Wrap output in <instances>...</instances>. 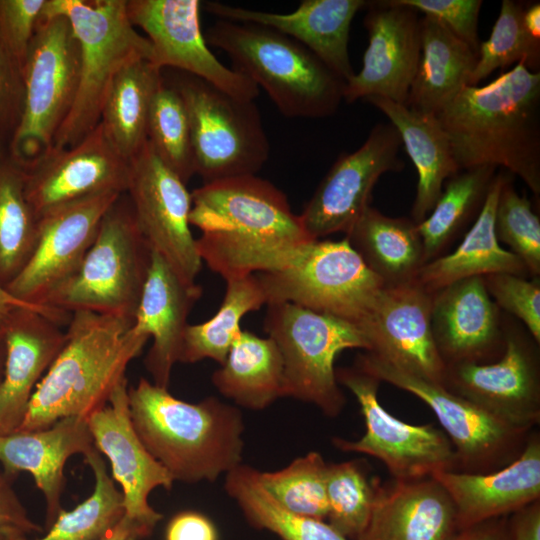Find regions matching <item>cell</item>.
<instances>
[{
	"mask_svg": "<svg viewBox=\"0 0 540 540\" xmlns=\"http://www.w3.org/2000/svg\"><path fill=\"white\" fill-rule=\"evenodd\" d=\"M511 540H540V500L508 515Z\"/></svg>",
	"mask_w": 540,
	"mask_h": 540,
	"instance_id": "816d5d0a",
	"label": "cell"
},
{
	"mask_svg": "<svg viewBox=\"0 0 540 540\" xmlns=\"http://www.w3.org/2000/svg\"><path fill=\"white\" fill-rule=\"evenodd\" d=\"M29 308L47 312L55 316L62 324L68 323L71 315L41 305L25 302L13 296L5 286L0 284V329L3 330L10 317L18 310Z\"/></svg>",
	"mask_w": 540,
	"mask_h": 540,
	"instance_id": "11a10c76",
	"label": "cell"
},
{
	"mask_svg": "<svg viewBox=\"0 0 540 540\" xmlns=\"http://www.w3.org/2000/svg\"><path fill=\"white\" fill-rule=\"evenodd\" d=\"M170 85L184 101L195 172L203 182L256 175L269 158L270 144L255 102L184 72Z\"/></svg>",
	"mask_w": 540,
	"mask_h": 540,
	"instance_id": "8fae6325",
	"label": "cell"
},
{
	"mask_svg": "<svg viewBox=\"0 0 540 540\" xmlns=\"http://www.w3.org/2000/svg\"><path fill=\"white\" fill-rule=\"evenodd\" d=\"M42 531L21 511H13L4 506L0 498V540H25L30 532Z\"/></svg>",
	"mask_w": 540,
	"mask_h": 540,
	"instance_id": "db71d44e",
	"label": "cell"
},
{
	"mask_svg": "<svg viewBox=\"0 0 540 540\" xmlns=\"http://www.w3.org/2000/svg\"><path fill=\"white\" fill-rule=\"evenodd\" d=\"M202 294L196 283L182 280L151 250V261L132 330L152 339L145 366L153 383L168 388L173 366L180 362L188 315Z\"/></svg>",
	"mask_w": 540,
	"mask_h": 540,
	"instance_id": "484cf974",
	"label": "cell"
},
{
	"mask_svg": "<svg viewBox=\"0 0 540 540\" xmlns=\"http://www.w3.org/2000/svg\"><path fill=\"white\" fill-rule=\"evenodd\" d=\"M525 5L503 0L500 13L488 40L481 42L476 65L468 85L477 84L492 72L523 62L531 71H539L540 40L532 37L523 24Z\"/></svg>",
	"mask_w": 540,
	"mask_h": 540,
	"instance_id": "7bdbcfd3",
	"label": "cell"
},
{
	"mask_svg": "<svg viewBox=\"0 0 540 540\" xmlns=\"http://www.w3.org/2000/svg\"><path fill=\"white\" fill-rule=\"evenodd\" d=\"M327 462L319 452H309L273 472L258 470L263 488L285 510L300 516L326 520Z\"/></svg>",
	"mask_w": 540,
	"mask_h": 540,
	"instance_id": "b9f144b4",
	"label": "cell"
},
{
	"mask_svg": "<svg viewBox=\"0 0 540 540\" xmlns=\"http://www.w3.org/2000/svg\"><path fill=\"white\" fill-rule=\"evenodd\" d=\"M376 480H369L360 460L328 463L327 522L349 540L364 531L374 503Z\"/></svg>",
	"mask_w": 540,
	"mask_h": 540,
	"instance_id": "ee69618b",
	"label": "cell"
},
{
	"mask_svg": "<svg viewBox=\"0 0 540 540\" xmlns=\"http://www.w3.org/2000/svg\"><path fill=\"white\" fill-rule=\"evenodd\" d=\"M121 195L91 196L40 216L35 249L6 289L20 300L44 306L46 298L78 270L104 215Z\"/></svg>",
	"mask_w": 540,
	"mask_h": 540,
	"instance_id": "ac0fdd59",
	"label": "cell"
},
{
	"mask_svg": "<svg viewBox=\"0 0 540 540\" xmlns=\"http://www.w3.org/2000/svg\"><path fill=\"white\" fill-rule=\"evenodd\" d=\"M233 69L264 89L289 118H325L343 99L345 81L313 52L271 28L218 19L204 35Z\"/></svg>",
	"mask_w": 540,
	"mask_h": 540,
	"instance_id": "5b68a950",
	"label": "cell"
},
{
	"mask_svg": "<svg viewBox=\"0 0 540 540\" xmlns=\"http://www.w3.org/2000/svg\"><path fill=\"white\" fill-rule=\"evenodd\" d=\"M97 450L108 458L112 475L122 487L124 516L150 531L162 515L149 504L151 492L171 489L174 480L148 452L130 418L127 378L122 380L109 402L88 418Z\"/></svg>",
	"mask_w": 540,
	"mask_h": 540,
	"instance_id": "7402d4cb",
	"label": "cell"
},
{
	"mask_svg": "<svg viewBox=\"0 0 540 540\" xmlns=\"http://www.w3.org/2000/svg\"><path fill=\"white\" fill-rule=\"evenodd\" d=\"M46 0H0V46L21 68Z\"/></svg>",
	"mask_w": 540,
	"mask_h": 540,
	"instance_id": "7dc6e473",
	"label": "cell"
},
{
	"mask_svg": "<svg viewBox=\"0 0 540 540\" xmlns=\"http://www.w3.org/2000/svg\"><path fill=\"white\" fill-rule=\"evenodd\" d=\"M450 540H511L508 516L492 518L460 529Z\"/></svg>",
	"mask_w": 540,
	"mask_h": 540,
	"instance_id": "f5cc1de1",
	"label": "cell"
},
{
	"mask_svg": "<svg viewBox=\"0 0 540 540\" xmlns=\"http://www.w3.org/2000/svg\"><path fill=\"white\" fill-rule=\"evenodd\" d=\"M491 165L463 169L444 183L443 190L429 215L418 225L425 262L448 250L475 222L496 175Z\"/></svg>",
	"mask_w": 540,
	"mask_h": 540,
	"instance_id": "d590c367",
	"label": "cell"
},
{
	"mask_svg": "<svg viewBox=\"0 0 540 540\" xmlns=\"http://www.w3.org/2000/svg\"><path fill=\"white\" fill-rule=\"evenodd\" d=\"M42 15L66 17L80 45L77 94L52 149L67 148L100 123L116 75L136 60L151 61L152 46L129 21L126 0H46Z\"/></svg>",
	"mask_w": 540,
	"mask_h": 540,
	"instance_id": "8992f818",
	"label": "cell"
},
{
	"mask_svg": "<svg viewBox=\"0 0 540 540\" xmlns=\"http://www.w3.org/2000/svg\"><path fill=\"white\" fill-rule=\"evenodd\" d=\"M95 444L88 419L65 417L48 428L16 431L0 436V462L9 472H29L46 502V521L50 527L63 510L61 496L64 466L75 454L84 457Z\"/></svg>",
	"mask_w": 540,
	"mask_h": 540,
	"instance_id": "f1b7e54d",
	"label": "cell"
},
{
	"mask_svg": "<svg viewBox=\"0 0 540 540\" xmlns=\"http://www.w3.org/2000/svg\"><path fill=\"white\" fill-rule=\"evenodd\" d=\"M460 170L501 166L540 194V72L523 62L465 86L436 115Z\"/></svg>",
	"mask_w": 540,
	"mask_h": 540,
	"instance_id": "7a4b0ae2",
	"label": "cell"
},
{
	"mask_svg": "<svg viewBox=\"0 0 540 540\" xmlns=\"http://www.w3.org/2000/svg\"><path fill=\"white\" fill-rule=\"evenodd\" d=\"M191 197L199 256L225 281L279 269L314 240L287 196L256 175L204 183Z\"/></svg>",
	"mask_w": 540,
	"mask_h": 540,
	"instance_id": "6da1fadb",
	"label": "cell"
},
{
	"mask_svg": "<svg viewBox=\"0 0 540 540\" xmlns=\"http://www.w3.org/2000/svg\"><path fill=\"white\" fill-rule=\"evenodd\" d=\"M431 327L445 366L490 363L505 349L504 316L483 277L462 279L432 292Z\"/></svg>",
	"mask_w": 540,
	"mask_h": 540,
	"instance_id": "603a6c76",
	"label": "cell"
},
{
	"mask_svg": "<svg viewBox=\"0 0 540 540\" xmlns=\"http://www.w3.org/2000/svg\"><path fill=\"white\" fill-rule=\"evenodd\" d=\"M367 351L411 375L442 383L445 364L433 338L431 293L417 279L383 286L359 324Z\"/></svg>",
	"mask_w": 540,
	"mask_h": 540,
	"instance_id": "d6986e66",
	"label": "cell"
},
{
	"mask_svg": "<svg viewBox=\"0 0 540 540\" xmlns=\"http://www.w3.org/2000/svg\"><path fill=\"white\" fill-rule=\"evenodd\" d=\"M523 24L528 33L540 40V4L539 2L525 7Z\"/></svg>",
	"mask_w": 540,
	"mask_h": 540,
	"instance_id": "6f0895ef",
	"label": "cell"
},
{
	"mask_svg": "<svg viewBox=\"0 0 540 540\" xmlns=\"http://www.w3.org/2000/svg\"><path fill=\"white\" fill-rule=\"evenodd\" d=\"M225 490L247 521L282 540H349L326 520L293 514L282 508L263 488L258 470L240 464L225 476Z\"/></svg>",
	"mask_w": 540,
	"mask_h": 540,
	"instance_id": "74e56055",
	"label": "cell"
},
{
	"mask_svg": "<svg viewBox=\"0 0 540 540\" xmlns=\"http://www.w3.org/2000/svg\"><path fill=\"white\" fill-rule=\"evenodd\" d=\"M264 328L283 361V397L318 407L338 416L346 404L336 379L335 360L347 349L370 350L353 323L294 303L267 305Z\"/></svg>",
	"mask_w": 540,
	"mask_h": 540,
	"instance_id": "ba28073f",
	"label": "cell"
},
{
	"mask_svg": "<svg viewBox=\"0 0 540 540\" xmlns=\"http://www.w3.org/2000/svg\"><path fill=\"white\" fill-rule=\"evenodd\" d=\"M85 460L94 473L93 492L74 509L62 510L47 533L34 540H99L123 518V494L108 475L97 448L88 453Z\"/></svg>",
	"mask_w": 540,
	"mask_h": 540,
	"instance_id": "ab89813d",
	"label": "cell"
},
{
	"mask_svg": "<svg viewBox=\"0 0 540 540\" xmlns=\"http://www.w3.org/2000/svg\"><path fill=\"white\" fill-rule=\"evenodd\" d=\"M402 147L396 128L390 122L378 123L357 150L341 154L299 214L309 236L316 240L346 234L370 206L379 178L404 168Z\"/></svg>",
	"mask_w": 540,
	"mask_h": 540,
	"instance_id": "2e32d148",
	"label": "cell"
},
{
	"mask_svg": "<svg viewBox=\"0 0 540 540\" xmlns=\"http://www.w3.org/2000/svg\"><path fill=\"white\" fill-rule=\"evenodd\" d=\"M355 365L413 394L434 412L453 445L454 471L488 473L503 468L520 455L533 430L515 427L441 384L404 372L369 352L359 354Z\"/></svg>",
	"mask_w": 540,
	"mask_h": 540,
	"instance_id": "7c38bea8",
	"label": "cell"
},
{
	"mask_svg": "<svg viewBox=\"0 0 540 540\" xmlns=\"http://www.w3.org/2000/svg\"><path fill=\"white\" fill-rule=\"evenodd\" d=\"M508 174L499 193L494 228L499 242L526 266L533 277L540 275V220L526 196L520 195Z\"/></svg>",
	"mask_w": 540,
	"mask_h": 540,
	"instance_id": "f6af8a7d",
	"label": "cell"
},
{
	"mask_svg": "<svg viewBox=\"0 0 540 540\" xmlns=\"http://www.w3.org/2000/svg\"><path fill=\"white\" fill-rule=\"evenodd\" d=\"M424 15L432 16L445 24L477 55L480 47L478 19L481 0H398Z\"/></svg>",
	"mask_w": 540,
	"mask_h": 540,
	"instance_id": "c3c4849f",
	"label": "cell"
},
{
	"mask_svg": "<svg viewBox=\"0 0 540 540\" xmlns=\"http://www.w3.org/2000/svg\"><path fill=\"white\" fill-rule=\"evenodd\" d=\"M24 101L21 68L0 46V154H8Z\"/></svg>",
	"mask_w": 540,
	"mask_h": 540,
	"instance_id": "681fc988",
	"label": "cell"
},
{
	"mask_svg": "<svg viewBox=\"0 0 540 540\" xmlns=\"http://www.w3.org/2000/svg\"><path fill=\"white\" fill-rule=\"evenodd\" d=\"M150 534L149 529L123 516L120 522L99 540H141Z\"/></svg>",
	"mask_w": 540,
	"mask_h": 540,
	"instance_id": "9f6ffc18",
	"label": "cell"
},
{
	"mask_svg": "<svg viewBox=\"0 0 540 540\" xmlns=\"http://www.w3.org/2000/svg\"><path fill=\"white\" fill-rule=\"evenodd\" d=\"M147 140L155 153L185 184L196 174L189 118L178 91L163 79L153 98Z\"/></svg>",
	"mask_w": 540,
	"mask_h": 540,
	"instance_id": "60d3db41",
	"label": "cell"
},
{
	"mask_svg": "<svg viewBox=\"0 0 540 540\" xmlns=\"http://www.w3.org/2000/svg\"><path fill=\"white\" fill-rule=\"evenodd\" d=\"M126 194L150 249L182 280L196 283L202 260L189 223L191 193L158 157L148 140L130 160Z\"/></svg>",
	"mask_w": 540,
	"mask_h": 540,
	"instance_id": "9a60e30c",
	"label": "cell"
},
{
	"mask_svg": "<svg viewBox=\"0 0 540 540\" xmlns=\"http://www.w3.org/2000/svg\"><path fill=\"white\" fill-rule=\"evenodd\" d=\"M504 334L500 358L446 365L441 385L515 427L532 430L540 423L539 344L511 317L504 318Z\"/></svg>",
	"mask_w": 540,
	"mask_h": 540,
	"instance_id": "5bb4252c",
	"label": "cell"
},
{
	"mask_svg": "<svg viewBox=\"0 0 540 540\" xmlns=\"http://www.w3.org/2000/svg\"><path fill=\"white\" fill-rule=\"evenodd\" d=\"M151 261L130 200L122 194L104 215L80 267L44 301L67 313L134 319Z\"/></svg>",
	"mask_w": 540,
	"mask_h": 540,
	"instance_id": "52a82bcc",
	"label": "cell"
},
{
	"mask_svg": "<svg viewBox=\"0 0 540 540\" xmlns=\"http://www.w3.org/2000/svg\"><path fill=\"white\" fill-rule=\"evenodd\" d=\"M364 101L386 115L416 168L418 182L411 219L419 224L435 206L446 180L460 171L449 141L435 115L412 110L382 97H368Z\"/></svg>",
	"mask_w": 540,
	"mask_h": 540,
	"instance_id": "f546056e",
	"label": "cell"
},
{
	"mask_svg": "<svg viewBox=\"0 0 540 540\" xmlns=\"http://www.w3.org/2000/svg\"><path fill=\"white\" fill-rule=\"evenodd\" d=\"M336 379L355 396L365 422V433L358 440L334 437L336 448L377 458L394 481L455 470V451L444 431L430 423L409 424L390 414L378 400L377 377L354 364L336 368Z\"/></svg>",
	"mask_w": 540,
	"mask_h": 540,
	"instance_id": "4fadbf2b",
	"label": "cell"
},
{
	"mask_svg": "<svg viewBox=\"0 0 540 540\" xmlns=\"http://www.w3.org/2000/svg\"><path fill=\"white\" fill-rule=\"evenodd\" d=\"M5 358H6V344H5L4 332L2 329H0V382L2 380L3 373H4Z\"/></svg>",
	"mask_w": 540,
	"mask_h": 540,
	"instance_id": "680465c9",
	"label": "cell"
},
{
	"mask_svg": "<svg viewBox=\"0 0 540 540\" xmlns=\"http://www.w3.org/2000/svg\"><path fill=\"white\" fill-rule=\"evenodd\" d=\"M53 315L24 308L3 328L6 358L0 382V436L21 426L36 386L66 342V331Z\"/></svg>",
	"mask_w": 540,
	"mask_h": 540,
	"instance_id": "d4e9b609",
	"label": "cell"
},
{
	"mask_svg": "<svg viewBox=\"0 0 540 540\" xmlns=\"http://www.w3.org/2000/svg\"><path fill=\"white\" fill-rule=\"evenodd\" d=\"M39 218L25 194V171L0 154V284L7 286L24 268L38 238Z\"/></svg>",
	"mask_w": 540,
	"mask_h": 540,
	"instance_id": "f35d334b",
	"label": "cell"
},
{
	"mask_svg": "<svg viewBox=\"0 0 540 540\" xmlns=\"http://www.w3.org/2000/svg\"><path fill=\"white\" fill-rule=\"evenodd\" d=\"M212 383L236 405L263 410L283 397V361L270 337L241 330Z\"/></svg>",
	"mask_w": 540,
	"mask_h": 540,
	"instance_id": "836d02e7",
	"label": "cell"
},
{
	"mask_svg": "<svg viewBox=\"0 0 540 540\" xmlns=\"http://www.w3.org/2000/svg\"><path fill=\"white\" fill-rule=\"evenodd\" d=\"M163 82L150 60L126 65L114 78L100 123L117 152L130 162L147 142V124L155 93Z\"/></svg>",
	"mask_w": 540,
	"mask_h": 540,
	"instance_id": "e575fe53",
	"label": "cell"
},
{
	"mask_svg": "<svg viewBox=\"0 0 540 540\" xmlns=\"http://www.w3.org/2000/svg\"><path fill=\"white\" fill-rule=\"evenodd\" d=\"M165 540H218V531L204 514L182 511L169 521Z\"/></svg>",
	"mask_w": 540,
	"mask_h": 540,
	"instance_id": "f907efd6",
	"label": "cell"
},
{
	"mask_svg": "<svg viewBox=\"0 0 540 540\" xmlns=\"http://www.w3.org/2000/svg\"><path fill=\"white\" fill-rule=\"evenodd\" d=\"M201 6L199 0H126L129 21L145 32L157 68L180 70L235 98L254 101L259 88L210 50L201 30Z\"/></svg>",
	"mask_w": 540,
	"mask_h": 540,
	"instance_id": "e0dca14e",
	"label": "cell"
},
{
	"mask_svg": "<svg viewBox=\"0 0 540 540\" xmlns=\"http://www.w3.org/2000/svg\"><path fill=\"white\" fill-rule=\"evenodd\" d=\"M366 7L369 42L360 72L345 83L343 99L353 103L375 96L405 105L421 54L419 12L398 0Z\"/></svg>",
	"mask_w": 540,
	"mask_h": 540,
	"instance_id": "44dd1931",
	"label": "cell"
},
{
	"mask_svg": "<svg viewBox=\"0 0 540 540\" xmlns=\"http://www.w3.org/2000/svg\"><path fill=\"white\" fill-rule=\"evenodd\" d=\"M457 531L453 502L432 476L388 486L376 480L372 512L356 540H450Z\"/></svg>",
	"mask_w": 540,
	"mask_h": 540,
	"instance_id": "83f0119b",
	"label": "cell"
},
{
	"mask_svg": "<svg viewBox=\"0 0 540 540\" xmlns=\"http://www.w3.org/2000/svg\"><path fill=\"white\" fill-rule=\"evenodd\" d=\"M508 174L503 170L496 173L480 214L458 247L452 253L425 263L420 269L416 279L428 292L471 277L495 273L530 275L523 262L500 245L495 233V208Z\"/></svg>",
	"mask_w": 540,
	"mask_h": 540,
	"instance_id": "4dcf8cb0",
	"label": "cell"
},
{
	"mask_svg": "<svg viewBox=\"0 0 540 540\" xmlns=\"http://www.w3.org/2000/svg\"><path fill=\"white\" fill-rule=\"evenodd\" d=\"M130 162L122 157L99 123L75 145L52 149L25 171V194L39 218L67 203L91 196L126 193Z\"/></svg>",
	"mask_w": 540,
	"mask_h": 540,
	"instance_id": "ffe728a7",
	"label": "cell"
},
{
	"mask_svg": "<svg viewBox=\"0 0 540 540\" xmlns=\"http://www.w3.org/2000/svg\"><path fill=\"white\" fill-rule=\"evenodd\" d=\"M364 0H303L288 13L251 10L217 1L205 8L218 19L262 25L299 42L345 83L355 74L348 42L352 21L367 6Z\"/></svg>",
	"mask_w": 540,
	"mask_h": 540,
	"instance_id": "cb8c5ba5",
	"label": "cell"
},
{
	"mask_svg": "<svg viewBox=\"0 0 540 540\" xmlns=\"http://www.w3.org/2000/svg\"><path fill=\"white\" fill-rule=\"evenodd\" d=\"M350 246L384 286L416 279L425 262L418 225L368 206L345 234Z\"/></svg>",
	"mask_w": 540,
	"mask_h": 540,
	"instance_id": "d6a6232c",
	"label": "cell"
},
{
	"mask_svg": "<svg viewBox=\"0 0 540 540\" xmlns=\"http://www.w3.org/2000/svg\"><path fill=\"white\" fill-rule=\"evenodd\" d=\"M420 29V60L405 106L436 115L468 85L477 55L432 16L420 17Z\"/></svg>",
	"mask_w": 540,
	"mask_h": 540,
	"instance_id": "1f68e13d",
	"label": "cell"
},
{
	"mask_svg": "<svg viewBox=\"0 0 540 540\" xmlns=\"http://www.w3.org/2000/svg\"><path fill=\"white\" fill-rule=\"evenodd\" d=\"M263 305L266 297L256 274L226 280L225 295L217 312L203 323L188 325L180 362L212 359L223 364L242 330V318Z\"/></svg>",
	"mask_w": 540,
	"mask_h": 540,
	"instance_id": "8d00e7d4",
	"label": "cell"
},
{
	"mask_svg": "<svg viewBox=\"0 0 540 540\" xmlns=\"http://www.w3.org/2000/svg\"><path fill=\"white\" fill-rule=\"evenodd\" d=\"M132 325L125 317L71 314L65 345L36 386L17 431L42 430L65 417L88 419L102 409L149 340Z\"/></svg>",
	"mask_w": 540,
	"mask_h": 540,
	"instance_id": "277c9868",
	"label": "cell"
},
{
	"mask_svg": "<svg viewBox=\"0 0 540 540\" xmlns=\"http://www.w3.org/2000/svg\"><path fill=\"white\" fill-rule=\"evenodd\" d=\"M80 57L69 20L42 15L22 66L23 109L8 150L23 169L52 150L77 94Z\"/></svg>",
	"mask_w": 540,
	"mask_h": 540,
	"instance_id": "9c48e42d",
	"label": "cell"
},
{
	"mask_svg": "<svg viewBox=\"0 0 540 540\" xmlns=\"http://www.w3.org/2000/svg\"><path fill=\"white\" fill-rule=\"evenodd\" d=\"M432 477L453 502L458 530L508 516L540 500V433L533 429L520 455L499 470L439 471Z\"/></svg>",
	"mask_w": 540,
	"mask_h": 540,
	"instance_id": "4316f807",
	"label": "cell"
},
{
	"mask_svg": "<svg viewBox=\"0 0 540 540\" xmlns=\"http://www.w3.org/2000/svg\"><path fill=\"white\" fill-rule=\"evenodd\" d=\"M488 294L496 305L519 319L540 344V280L510 273L483 277Z\"/></svg>",
	"mask_w": 540,
	"mask_h": 540,
	"instance_id": "bcb514c9",
	"label": "cell"
},
{
	"mask_svg": "<svg viewBox=\"0 0 540 540\" xmlns=\"http://www.w3.org/2000/svg\"><path fill=\"white\" fill-rule=\"evenodd\" d=\"M132 425L174 481H215L242 464L244 422L237 407L216 397L182 401L141 378L128 388Z\"/></svg>",
	"mask_w": 540,
	"mask_h": 540,
	"instance_id": "3957f363",
	"label": "cell"
},
{
	"mask_svg": "<svg viewBox=\"0 0 540 540\" xmlns=\"http://www.w3.org/2000/svg\"><path fill=\"white\" fill-rule=\"evenodd\" d=\"M256 276L266 305L290 302L357 327L384 286L346 238L312 240L281 268Z\"/></svg>",
	"mask_w": 540,
	"mask_h": 540,
	"instance_id": "30bf717a",
	"label": "cell"
}]
</instances>
